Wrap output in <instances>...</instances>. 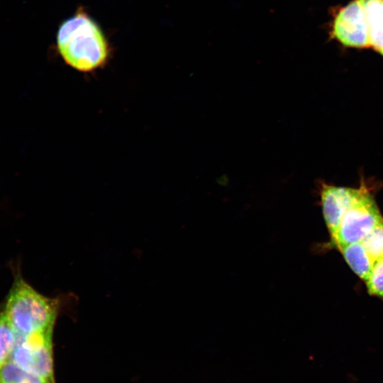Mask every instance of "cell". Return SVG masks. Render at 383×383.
I'll list each match as a JSON object with an SVG mask.
<instances>
[{
  "label": "cell",
  "mask_w": 383,
  "mask_h": 383,
  "mask_svg": "<svg viewBox=\"0 0 383 383\" xmlns=\"http://www.w3.org/2000/svg\"><path fill=\"white\" fill-rule=\"evenodd\" d=\"M56 46L64 62L82 72L104 67L109 57V48L103 31L83 11H78L60 25Z\"/></svg>",
  "instance_id": "6da1fadb"
},
{
  "label": "cell",
  "mask_w": 383,
  "mask_h": 383,
  "mask_svg": "<svg viewBox=\"0 0 383 383\" xmlns=\"http://www.w3.org/2000/svg\"><path fill=\"white\" fill-rule=\"evenodd\" d=\"M59 301L40 294L21 274L9 293L4 311L18 335L53 331Z\"/></svg>",
  "instance_id": "7a4b0ae2"
},
{
  "label": "cell",
  "mask_w": 383,
  "mask_h": 383,
  "mask_svg": "<svg viewBox=\"0 0 383 383\" xmlns=\"http://www.w3.org/2000/svg\"><path fill=\"white\" fill-rule=\"evenodd\" d=\"M382 220L377 204L363 182L361 194L343 215L332 240L338 248L360 242Z\"/></svg>",
  "instance_id": "3957f363"
},
{
  "label": "cell",
  "mask_w": 383,
  "mask_h": 383,
  "mask_svg": "<svg viewBox=\"0 0 383 383\" xmlns=\"http://www.w3.org/2000/svg\"><path fill=\"white\" fill-rule=\"evenodd\" d=\"M52 331L17 335L9 360L30 373L52 380Z\"/></svg>",
  "instance_id": "277c9868"
},
{
  "label": "cell",
  "mask_w": 383,
  "mask_h": 383,
  "mask_svg": "<svg viewBox=\"0 0 383 383\" xmlns=\"http://www.w3.org/2000/svg\"><path fill=\"white\" fill-rule=\"evenodd\" d=\"M331 34L348 47L370 46L368 26L360 0L352 1L339 10L333 21Z\"/></svg>",
  "instance_id": "5b68a950"
},
{
  "label": "cell",
  "mask_w": 383,
  "mask_h": 383,
  "mask_svg": "<svg viewBox=\"0 0 383 383\" xmlns=\"http://www.w3.org/2000/svg\"><path fill=\"white\" fill-rule=\"evenodd\" d=\"M362 187L363 182L357 188L320 182L321 205L331 237L336 233L345 213L361 194Z\"/></svg>",
  "instance_id": "8992f818"
},
{
  "label": "cell",
  "mask_w": 383,
  "mask_h": 383,
  "mask_svg": "<svg viewBox=\"0 0 383 383\" xmlns=\"http://www.w3.org/2000/svg\"><path fill=\"white\" fill-rule=\"evenodd\" d=\"M365 13L370 46L383 55V0H360Z\"/></svg>",
  "instance_id": "52a82bcc"
},
{
  "label": "cell",
  "mask_w": 383,
  "mask_h": 383,
  "mask_svg": "<svg viewBox=\"0 0 383 383\" xmlns=\"http://www.w3.org/2000/svg\"><path fill=\"white\" fill-rule=\"evenodd\" d=\"M352 270L366 281L372 270L374 262L360 242L345 245L339 248Z\"/></svg>",
  "instance_id": "ba28073f"
},
{
  "label": "cell",
  "mask_w": 383,
  "mask_h": 383,
  "mask_svg": "<svg viewBox=\"0 0 383 383\" xmlns=\"http://www.w3.org/2000/svg\"><path fill=\"white\" fill-rule=\"evenodd\" d=\"M48 381L30 373L9 360L0 368V383H46Z\"/></svg>",
  "instance_id": "9c48e42d"
},
{
  "label": "cell",
  "mask_w": 383,
  "mask_h": 383,
  "mask_svg": "<svg viewBox=\"0 0 383 383\" xmlns=\"http://www.w3.org/2000/svg\"><path fill=\"white\" fill-rule=\"evenodd\" d=\"M17 340V333L4 311L0 312V368L11 357Z\"/></svg>",
  "instance_id": "30bf717a"
},
{
  "label": "cell",
  "mask_w": 383,
  "mask_h": 383,
  "mask_svg": "<svg viewBox=\"0 0 383 383\" xmlns=\"http://www.w3.org/2000/svg\"><path fill=\"white\" fill-rule=\"evenodd\" d=\"M360 243L374 264L383 258V220Z\"/></svg>",
  "instance_id": "8fae6325"
},
{
  "label": "cell",
  "mask_w": 383,
  "mask_h": 383,
  "mask_svg": "<svg viewBox=\"0 0 383 383\" xmlns=\"http://www.w3.org/2000/svg\"><path fill=\"white\" fill-rule=\"evenodd\" d=\"M365 282L367 291L371 295L383 299V258L374 264Z\"/></svg>",
  "instance_id": "7c38bea8"
},
{
  "label": "cell",
  "mask_w": 383,
  "mask_h": 383,
  "mask_svg": "<svg viewBox=\"0 0 383 383\" xmlns=\"http://www.w3.org/2000/svg\"><path fill=\"white\" fill-rule=\"evenodd\" d=\"M46 383H53L52 381H48V382Z\"/></svg>",
  "instance_id": "4fadbf2b"
}]
</instances>
